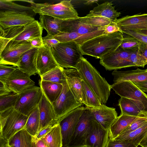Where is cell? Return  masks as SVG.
I'll return each instance as SVG.
<instances>
[{
    "label": "cell",
    "instance_id": "f1b7e54d",
    "mask_svg": "<svg viewBox=\"0 0 147 147\" xmlns=\"http://www.w3.org/2000/svg\"><path fill=\"white\" fill-rule=\"evenodd\" d=\"M39 85L42 90L52 104L59 96L63 87L62 84L41 79L39 81Z\"/></svg>",
    "mask_w": 147,
    "mask_h": 147
},
{
    "label": "cell",
    "instance_id": "83f0119b",
    "mask_svg": "<svg viewBox=\"0 0 147 147\" xmlns=\"http://www.w3.org/2000/svg\"><path fill=\"white\" fill-rule=\"evenodd\" d=\"M140 118L141 117L121 113L109 129V138L112 140L114 139L132 122Z\"/></svg>",
    "mask_w": 147,
    "mask_h": 147
},
{
    "label": "cell",
    "instance_id": "4dcf8cb0",
    "mask_svg": "<svg viewBox=\"0 0 147 147\" xmlns=\"http://www.w3.org/2000/svg\"><path fill=\"white\" fill-rule=\"evenodd\" d=\"M147 134V121L142 127L128 134L119 135L112 140L132 143L138 146Z\"/></svg>",
    "mask_w": 147,
    "mask_h": 147
},
{
    "label": "cell",
    "instance_id": "e0dca14e",
    "mask_svg": "<svg viewBox=\"0 0 147 147\" xmlns=\"http://www.w3.org/2000/svg\"><path fill=\"white\" fill-rule=\"evenodd\" d=\"M109 139V130L104 129L94 118L85 145L89 147H105Z\"/></svg>",
    "mask_w": 147,
    "mask_h": 147
},
{
    "label": "cell",
    "instance_id": "d4e9b609",
    "mask_svg": "<svg viewBox=\"0 0 147 147\" xmlns=\"http://www.w3.org/2000/svg\"><path fill=\"white\" fill-rule=\"evenodd\" d=\"M112 75L114 83L126 81L134 83L147 81V69L143 70L137 68L134 70L125 71L114 70Z\"/></svg>",
    "mask_w": 147,
    "mask_h": 147
},
{
    "label": "cell",
    "instance_id": "f5cc1de1",
    "mask_svg": "<svg viewBox=\"0 0 147 147\" xmlns=\"http://www.w3.org/2000/svg\"><path fill=\"white\" fill-rule=\"evenodd\" d=\"M32 147H48L41 139L38 140L32 136Z\"/></svg>",
    "mask_w": 147,
    "mask_h": 147
},
{
    "label": "cell",
    "instance_id": "603a6c76",
    "mask_svg": "<svg viewBox=\"0 0 147 147\" xmlns=\"http://www.w3.org/2000/svg\"><path fill=\"white\" fill-rule=\"evenodd\" d=\"M29 43L19 45L0 54V64L10 65L18 67L22 54L34 48Z\"/></svg>",
    "mask_w": 147,
    "mask_h": 147
},
{
    "label": "cell",
    "instance_id": "8d00e7d4",
    "mask_svg": "<svg viewBox=\"0 0 147 147\" xmlns=\"http://www.w3.org/2000/svg\"><path fill=\"white\" fill-rule=\"evenodd\" d=\"M63 68L60 66L57 67L40 76V79L63 84L66 80Z\"/></svg>",
    "mask_w": 147,
    "mask_h": 147
},
{
    "label": "cell",
    "instance_id": "ab89813d",
    "mask_svg": "<svg viewBox=\"0 0 147 147\" xmlns=\"http://www.w3.org/2000/svg\"><path fill=\"white\" fill-rule=\"evenodd\" d=\"M82 84L86 97V106L94 108L99 107L102 104L97 97L83 80Z\"/></svg>",
    "mask_w": 147,
    "mask_h": 147
},
{
    "label": "cell",
    "instance_id": "44dd1931",
    "mask_svg": "<svg viewBox=\"0 0 147 147\" xmlns=\"http://www.w3.org/2000/svg\"><path fill=\"white\" fill-rule=\"evenodd\" d=\"M121 114L147 118V111L140 101L124 97L119 100Z\"/></svg>",
    "mask_w": 147,
    "mask_h": 147
},
{
    "label": "cell",
    "instance_id": "7c38bea8",
    "mask_svg": "<svg viewBox=\"0 0 147 147\" xmlns=\"http://www.w3.org/2000/svg\"><path fill=\"white\" fill-rule=\"evenodd\" d=\"M42 30L40 22L35 20L25 26L22 31L9 42L3 51H7L20 45L29 43V41L33 38L42 37Z\"/></svg>",
    "mask_w": 147,
    "mask_h": 147
},
{
    "label": "cell",
    "instance_id": "484cf974",
    "mask_svg": "<svg viewBox=\"0 0 147 147\" xmlns=\"http://www.w3.org/2000/svg\"><path fill=\"white\" fill-rule=\"evenodd\" d=\"M111 2L106 1L98 5L90 11L86 16H99L109 20L112 22L115 23L117 18L121 14L115 9Z\"/></svg>",
    "mask_w": 147,
    "mask_h": 147
},
{
    "label": "cell",
    "instance_id": "4316f807",
    "mask_svg": "<svg viewBox=\"0 0 147 147\" xmlns=\"http://www.w3.org/2000/svg\"><path fill=\"white\" fill-rule=\"evenodd\" d=\"M105 30L98 31L91 34L82 35L75 32H61L53 37L60 42L74 41L80 45L94 38L105 34Z\"/></svg>",
    "mask_w": 147,
    "mask_h": 147
},
{
    "label": "cell",
    "instance_id": "5b68a950",
    "mask_svg": "<svg viewBox=\"0 0 147 147\" xmlns=\"http://www.w3.org/2000/svg\"><path fill=\"white\" fill-rule=\"evenodd\" d=\"M137 51L132 50H124L118 48L100 59V63L108 70L135 66L130 61V56Z\"/></svg>",
    "mask_w": 147,
    "mask_h": 147
},
{
    "label": "cell",
    "instance_id": "30bf717a",
    "mask_svg": "<svg viewBox=\"0 0 147 147\" xmlns=\"http://www.w3.org/2000/svg\"><path fill=\"white\" fill-rule=\"evenodd\" d=\"M30 76L17 68L3 80H0L9 92L20 94L25 90L35 86Z\"/></svg>",
    "mask_w": 147,
    "mask_h": 147
},
{
    "label": "cell",
    "instance_id": "6da1fadb",
    "mask_svg": "<svg viewBox=\"0 0 147 147\" xmlns=\"http://www.w3.org/2000/svg\"><path fill=\"white\" fill-rule=\"evenodd\" d=\"M83 80L97 97L102 104L107 103L110 95L111 85L99 72L82 56L76 67Z\"/></svg>",
    "mask_w": 147,
    "mask_h": 147
},
{
    "label": "cell",
    "instance_id": "60d3db41",
    "mask_svg": "<svg viewBox=\"0 0 147 147\" xmlns=\"http://www.w3.org/2000/svg\"><path fill=\"white\" fill-rule=\"evenodd\" d=\"M141 43L140 41L131 36L124 37L119 49L124 50H132L138 51Z\"/></svg>",
    "mask_w": 147,
    "mask_h": 147
},
{
    "label": "cell",
    "instance_id": "ffe728a7",
    "mask_svg": "<svg viewBox=\"0 0 147 147\" xmlns=\"http://www.w3.org/2000/svg\"><path fill=\"white\" fill-rule=\"evenodd\" d=\"M122 31L147 30V13L127 16L115 22Z\"/></svg>",
    "mask_w": 147,
    "mask_h": 147
},
{
    "label": "cell",
    "instance_id": "52a82bcc",
    "mask_svg": "<svg viewBox=\"0 0 147 147\" xmlns=\"http://www.w3.org/2000/svg\"><path fill=\"white\" fill-rule=\"evenodd\" d=\"M42 95L40 87L34 86L20 94V96L14 108L17 111L28 116L37 107Z\"/></svg>",
    "mask_w": 147,
    "mask_h": 147
},
{
    "label": "cell",
    "instance_id": "2e32d148",
    "mask_svg": "<svg viewBox=\"0 0 147 147\" xmlns=\"http://www.w3.org/2000/svg\"><path fill=\"white\" fill-rule=\"evenodd\" d=\"M38 106L39 112L40 123L37 133L44 128L50 125H56L58 121L52 104L42 91V96Z\"/></svg>",
    "mask_w": 147,
    "mask_h": 147
},
{
    "label": "cell",
    "instance_id": "7402d4cb",
    "mask_svg": "<svg viewBox=\"0 0 147 147\" xmlns=\"http://www.w3.org/2000/svg\"><path fill=\"white\" fill-rule=\"evenodd\" d=\"M104 27H98L82 23L79 18L62 20L61 32H75L85 35L104 30Z\"/></svg>",
    "mask_w": 147,
    "mask_h": 147
},
{
    "label": "cell",
    "instance_id": "94428289",
    "mask_svg": "<svg viewBox=\"0 0 147 147\" xmlns=\"http://www.w3.org/2000/svg\"><path fill=\"white\" fill-rule=\"evenodd\" d=\"M88 147L86 145H82V146H76V147Z\"/></svg>",
    "mask_w": 147,
    "mask_h": 147
},
{
    "label": "cell",
    "instance_id": "8fae6325",
    "mask_svg": "<svg viewBox=\"0 0 147 147\" xmlns=\"http://www.w3.org/2000/svg\"><path fill=\"white\" fill-rule=\"evenodd\" d=\"M111 88L121 97H124L141 102L147 111V95L134 82L129 81L113 83Z\"/></svg>",
    "mask_w": 147,
    "mask_h": 147
},
{
    "label": "cell",
    "instance_id": "277c9868",
    "mask_svg": "<svg viewBox=\"0 0 147 147\" xmlns=\"http://www.w3.org/2000/svg\"><path fill=\"white\" fill-rule=\"evenodd\" d=\"M0 113V136L9 140L24 128L28 116L20 113L14 107Z\"/></svg>",
    "mask_w": 147,
    "mask_h": 147
},
{
    "label": "cell",
    "instance_id": "f546056e",
    "mask_svg": "<svg viewBox=\"0 0 147 147\" xmlns=\"http://www.w3.org/2000/svg\"><path fill=\"white\" fill-rule=\"evenodd\" d=\"M40 23L47 34L54 36L61 32L62 20L50 16L40 15Z\"/></svg>",
    "mask_w": 147,
    "mask_h": 147
},
{
    "label": "cell",
    "instance_id": "f907efd6",
    "mask_svg": "<svg viewBox=\"0 0 147 147\" xmlns=\"http://www.w3.org/2000/svg\"><path fill=\"white\" fill-rule=\"evenodd\" d=\"M34 48H40L44 46L42 37H37L32 39L29 41Z\"/></svg>",
    "mask_w": 147,
    "mask_h": 147
},
{
    "label": "cell",
    "instance_id": "9c48e42d",
    "mask_svg": "<svg viewBox=\"0 0 147 147\" xmlns=\"http://www.w3.org/2000/svg\"><path fill=\"white\" fill-rule=\"evenodd\" d=\"M76 126L68 147L86 145V139L89 134L94 117L86 106Z\"/></svg>",
    "mask_w": 147,
    "mask_h": 147
},
{
    "label": "cell",
    "instance_id": "7dc6e473",
    "mask_svg": "<svg viewBox=\"0 0 147 147\" xmlns=\"http://www.w3.org/2000/svg\"><path fill=\"white\" fill-rule=\"evenodd\" d=\"M105 147H137L134 144L109 139Z\"/></svg>",
    "mask_w": 147,
    "mask_h": 147
},
{
    "label": "cell",
    "instance_id": "91938a15",
    "mask_svg": "<svg viewBox=\"0 0 147 147\" xmlns=\"http://www.w3.org/2000/svg\"><path fill=\"white\" fill-rule=\"evenodd\" d=\"M141 32L142 33L147 35V30H142Z\"/></svg>",
    "mask_w": 147,
    "mask_h": 147
},
{
    "label": "cell",
    "instance_id": "11a10c76",
    "mask_svg": "<svg viewBox=\"0 0 147 147\" xmlns=\"http://www.w3.org/2000/svg\"><path fill=\"white\" fill-rule=\"evenodd\" d=\"M12 93L7 90L5 88L3 83L0 82V96Z\"/></svg>",
    "mask_w": 147,
    "mask_h": 147
},
{
    "label": "cell",
    "instance_id": "f35d334b",
    "mask_svg": "<svg viewBox=\"0 0 147 147\" xmlns=\"http://www.w3.org/2000/svg\"><path fill=\"white\" fill-rule=\"evenodd\" d=\"M79 18L80 22L82 23L98 27L105 26L113 23L109 20L101 17L85 16L79 17Z\"/></svg>",
    "mask_w": 147,
    "mask_h": 147
},
{
    "label": "cell",
    "instance_id": "74e56055",
    "mask_svg": "<svg viewBox=\"0 0 147 147\" xmlns=\"http://www.w3.org/2000/svg\"><path fill=\"white\" fill-rule=\"evenodd\" d=\"M20 96V94L12 92L0 96V113L14 107Z\"/></svg>",
    "mask_w": 147,
    "mask_h": 147
},
{
    "label": "cell",
    "instance_id": "9f6ffc18",
    "mask_svg": "<svg viewBox=\"0 0 147 147\" xmlns=\"http://www.w3.org/2000/svg\"><path fill=\"white\" fill-rule=\"evenodd\" d=\"M0 147H9L8 140L0 136Z\"/></svg>",
    "mask_w": 147,
    "mask_h": 147
},
{
    "label": "cell",
    "instance_id": "ee69618b",
    "mask_svg": "<svg viewBox=\"0 0 147 147\" xmlns=\"http://www.w3.org/2000/svg\"><path fill=\"white\" fill-rule=\"evenodd\" d=\"M122 32L136 38L141 42L147 45V35L139 30L122 31Z\"/></svg>",
    "mask_w": 147,
    "mask_h": 147
},
{
    "label": "cell",
    "instance_id": "d6a6232c",
    "mask_svg": "<svg viewBox=\"0 0 147 147\" xmlns=\"http://www.w3.org/2000/svg\"><path fill=\"white\" fill-rule=\"evenodd\" d=\"M32 136L24 129L20 130L8 140L11 147H32Z\"/></svg>",
    "mask_w": 147,
    "mask_h": 147
},
{
    "label": "cell",
    "instance_id": "e7e4bbea",
    "mask_svg": "<svg viewBox=\"0 0 147 147\" xmlns=\"http://www.w3.org/2000/svg\"><path fill=\"white\" fill-rule=\"evenodd\" d=\"M9 147H11L9 146Z\"/></svg>",
    "mask_w": 147,
    "mask_h": 147
},
{
    "label": "cell",
    "instance_id": "ac0fdd59",
    "mask_svg": "<svg viewBox=\"0 0 147 147\" xmlns=\"http://www.w3.org/2000/svg\"><path fill=\"white\" fill-rule=\"evenodd\" d=\"M86 106L91 111L95 119L106 130H109L118 117L115 108L108 107L104 104L98 108Z\"/></svg>",
    "mask_w": 147,
    "mask_h": 147
},
{
    "label": "cell",
    "instance_id": "1f68e13d",
    "mask_svg": "<svg viewBox=\"0 0 147 147\" xmlns=\"http://www.w3.org/2000/svg\"><path fill=\"white\" fill-rule=\"evenodd\" d=\"M24 28V26H17L3 29L0 26V54L9 42L21 33Z\"/></svg>",
    "mask_w": 147,
    "mask_h": 147
},
{
    "label": "cell",
    "instance_id": "4fadbf2b",
    "mask_svg": "<svg viewBox=\"0 0 147 147\" xmlns=\"http://www.w3.org/2000/svg\"><path fill=\"white\" fill-rule=\"evenodd\" d=\"M68 87L71 92L80 102L87 106L83 80L78 71L74 68L63 69Z\"/></svg>",
    "mask_w": 147,
    "mask_h": 147
},
{
    "label": "cell",
    "instance_id": "bcb514c9",
    "mask_svg": "<svg viewBox=\"0 0 147 147\" xmlns=\"http://www.w3.org/2000/svg\"><path fill=\"white\" fill-rule=\"evenodd\" d=\"M42 40L44 46L50 49L56 47L60 43L53 36L48 34L46 36L42 37Z\"/></svg>",
    "mask_w": 147,
    "mask_h": 147
},
{
    "label": "cell",
    "instance_id": "be15d7a7",
    "mask_svg": "<svg viewBox=\"0 0 147 147\" xmlns=\"http://www.w3.org/2000/svg\"><path fill=\"white\" fill-rule=\"evenodd\" d=\"M146 136H147V135H146Z\"/></svg>",
    "mask_w": 147,
    "mask_h": 147
},
{
    "label": "cell",
    "instance_id": "6f0895ef",
    "mask_svg": "<svg viewBox=\"0 0 147 147\" xmlns=\"http://www.w3.org/2000/svg\"><path fill=\"white\" fill-rule=\"evenodd\" d=\"M139 145L142 147H147V136H145Z\"/></svg>",
    "mask_w": 147,
    "mask_h": 147
},
{
    "label": "cell",
    "instance_id": "7bdbcfd3",
    "mask_svg": "<svg viewBox=\"0 0 147 147\" xmlns=\"http://www.w3.org/2000/svg\"><path fill=\"white\" fill-rule=\"evenodd\" d=\"M130 59L135 66L144 67L147 65V59L139 54L137 51L131 55Z\"/></svg>",
    "mask_w": 147,
    "mask_h": 147
},
{
    "label": "cell",
    "instance_id": "cb8c5ba5",
    "mask_svg": "<svg viewBox=\"0 0 147 147\" xmlns=\"http://www.w3.org/2000/svg\"><path fill=\"white\" fill-rule=\"evenodd\" d=\"M38 52L37 48L26 51L21 56L18 64V68L30 76L38 73L36 65Z\"/></svg>",
    "mask_w": 147,
    "mask_h": 147
},
{
    "label": "cell",
    "instance_id": "d6986e66",
    "mask_svg": "<svg viewBox=\"0 0 147 147\" xmlns=\"http://www.w3.org/2000/svg\"><path fill=\"white\" fill-rule=\"evenodd\" d=\"M36 65L38 74L40 76L59 66L55 61L51 49L44 46L38 48Z\"/></svg>",
    "mask_w": 147,
    "mask_h": 147
},
{
    "label": "cell",
    "instance_id": "836d02e7",
    "mask_svg": "<svg viewBox=\"0 0 147 147\" xmlns=\"http://www.w3.org/2000/svg\"><path fill=\"white\" fill-rule=\"evenodd\" d=\"M40 139L44 142L48 147H62L60 127L58 122Z\"/></svg>",
    "mask_w": 147,
    "mask_h": 147
},
{
    "label": "cell",
    "instance_id": "f6af8a7d",
    "mask_svg": "<svg viewBox=\"0 0 147 147\" xmlns=\"http://www.w3.org/2000/svg\"><path fill=\"white\" fill-rule=\"evenodd\" d=\"M17 67L0 64V80L4 79L14 71Z\"/></svg>",
    "mask_w": 147,
    "mask_h": 147
},
{
    "label": "cell",
    "instance_id": "8992f818",
    "mask_svg": "<svg viewBox=\"0 0 147 147\" xmlns=\"http://www.w3.org/2000/svg\"><path fill=\"white\" fill-rule=\"evenodd\" d=\"M63 85V89L60 95L52 104L58 120L83 105L75 98L69 89L66 80Z\"/></svg>",
    "mask_w": 147,
    "mask_h": 147
},
{
    "label": "cell",
    "instance_id": "6125c7cd",
    "mask_svg": "<svg viewBox=\"0 0 147 147\" xmlns=\"http://www.w3.org/2000/svg\"><path fill=\"white\" fill-rule=\"evenodd\" d=\"M143 91V92H145L146 93H147V90H144Z\"/></svg>",
    "mask_w": 147,
    "mask_h": 147
},
{
    "label": "cell",
    "instance_id": "681fc988",
    "mask_svg": "<svg viewBox=\"0 0 147 147\" xmlns=\"http://www.w3.org/2000/svg\"><path fill=\"white\" fill-rule=\"evenodd\" d=\"M55 125H50L44 128L38 132L34 137L38 140L41 139L50 131Z\"/></svg>",
    "mask_w": 147,
    "mask_h": 147
},
{
    "label": "cell",
    "instance_id": "3957f363",
    "mask_svg": "<svg viewBox=\"0 0 147 147\" xmlns=\"http://www.w3.org/2000/svg\"><path fill=\"white\" fill-rule=\"evenodd\" d=\"M50 49L58 64L66 68H76L83 55L79 45L74 41L60 42Z\"/></svg>",
    "mask_w": 147,
    "mask_h": 147
},
{
    "label": "cell",
    "instance_id": "b9f144b4",
    "mask_svg": "<svg viewBox=\"0 0 147 147\" xmlns=\"http://www.w3.org/2000/svg\"><path fill=\"white\" fill-rule=\"evenodd\" d=\"M147 121V118H140L132 122L119 135L125 134L134 131L143 125Z\"/></svg>",
    "mask_w": 147,
    "mask_h": 147
},
{
    "label": "cell",
    "instance_id": "7a4b0ae2",
    "mask_svg": "<svg viewBox=\"0 0 147 147\" xmlns=\"http://www.w3.org/2000/svg\"><path fill=\"white\" fill-rule=\"evenodd\" d=\"M123 34L117 32L103 34L89 40L79 45L82 55L100 59L107 54L114 51L121 44Z\"/></svg>",
    "mask_w": 147,
    "mask_h": 147
},
{
    "label": "cell",
    "instance_id": "9a60e30c",
    "mask_svg": "<svg viewBox=\"0 0 147 147\" xmlns=\"http://www.w3.org/2000/svg\"><path fill=\"white\" fill-rule=\"evenodd\" d=\"M35 20L26 13L0 11V26L6 29L17 26H25Z\"/></svg>",
    "mask_w": 147,
    "mask_h": 147
},
{
    "label": "cell",
    "instance_id": "db71d44e",
    "mask_svg": "<svg viewBox=\"0 0 147 147\" xmlns=\"http://www.w3.org/2000/svg\"><path fill=\"white\" fill-rule=\"evenodd\" d=\"M134 83L142 91L147 90V81Z\"/></svg>",
    "mask_w": 147,
    "mask_h": 147
},
{
    "label": "cell",
    "instance_id": "680465c9",
    "mask_svg": "<svg viewBox=\"0 0 147 147\" xmlns=\"http://www.w3.org/2000/svg\"><path fill=\"white\" fill-rule=\"evenodd\" d=\"M98 1L97 0H86L84 3L86 5H91L94 3H97Z\"/></svg>",
    "mask_w": 147,
    "mask_h": 147
},
{
    "label": "cell",
    "instance_id": "e575fe53",
    "mask_svg": "<svg viewBox=\"0 0 147 147\" xmlns=\"http://www.w3.org/2000/svg\"><path fill=\"white\" fill-rule=\"evenodd\" d=\"M0 9L2 11H9L28 14L32 16L35 14L33 11V8L18 4L13 0H0Z\"/></svg>",
    "mask_w": 147,
    "mask_h": 147
},
{
    "label": "cell",
    "instance_id": "d590c367",
    "mask_svg": "<svg viewBox=\"0 0 147 147\" xmlns=\"http://www.w3.org/2000/svg\"><path fill=\"white\" fill-rule=\"evenodd\" d=\"M40 123L39 112L37 106L28 116L24 129L31 135L34 137L38 132Z\"/></svg>",
    "mask_w": 147,
    "mask_h": 147
},
{
    "label": "cell",
    "instance_id": "5bb4252c",
    "mask_svg": "<svg viewBox=\"0 0 147 147\" xmlns=\"http://www.w3.org/2000/svg\"><path fill=\"white\" fill-rule=\"evenodd\" d=\"M71 1V0H65L56 4L46 3H36L32 0H28L27 2L33 8V11L35 14L47 15L55 18L60 12L75 9Z\"/></svg>",
    "mask_w": 147,
    "mask_h": 147
},
{
    "label": "cell",
    "instance_id": "816d5d0a",
    "mask_svg": "<svg viewBox=\"0 0 147 147\" xmlns=\"http://www.w3.org/2000/svg\"><path fill=\"white\" fill-rule=\"evenodd\" d=\"M137 52L139 54L147 59V45L141 42Z\"/></svg>",
    "mask_w": 147,
    "mask_h": 147
},
{
    "label": "cell",
    "instance_id": "ba28073f",
    "mask_svg": "<svg viewBox=\"0 0 147 147\" xmlns=\"http://www.w3.org/2000/svg\"><path fill=\"white\" fill-rule=\"evenodd\" d=\"M85 107H80L59 120L62 137V147H68L76 126Z\"/></svg>",
    "mask_w": 147,
    "mask_h": 147
},
{
    "label": "cell",
    "instance_id": "c3c4849f",
    "mask_svg": "<svg viewBox=\"0 0 147 147\" xmlns=\"http://www.w3.org/2000/svg\"><path fill=\"white\" fill-rule=\"evenodd\" d=\"M105 34H109L120 32L122 34V30L116 23H112L104 27Z\"/></svg>",
    "mask_w": 147,
    "mask_h": 147
}]
</instances>
